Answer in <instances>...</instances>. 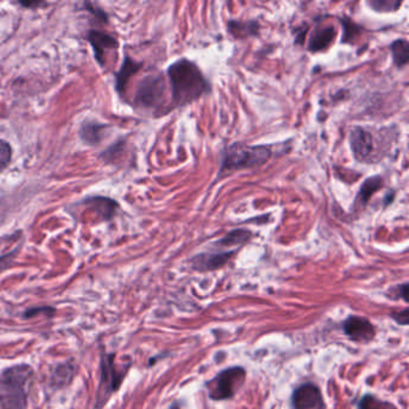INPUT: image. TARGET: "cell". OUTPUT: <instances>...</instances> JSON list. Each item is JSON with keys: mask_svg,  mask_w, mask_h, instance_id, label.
Segmentation results:
<instances>
[{"mask_svg": "<svg viewBox=\"0 0 409 409\" xmlns=\"http://www.w3.org/2000/svg\"><path fill=\"white\" fill-rule=\"evenodd\" d=\"M173 105L184 107L209 94L210 83L191 60L179 59L167 70Z\"/></svg>", "mask_w": 409, "mask_h": 409, "instance_id": "6da1fadb", "label": "cell"}, {"mask_svg": "<svg viewBox=\"0 0 409 409\" xmlns=\"http://www.w3.org/2000/svg\"><path fill=\"white\" fill-rule=\"evenodd\" d=\"M34 378V370L27 364L15 365L0 374L1 409H26L28 388Z\"/></svg>", "mask_w": 409, "mask_h": 409, "instance_id": "7a4b0ae2", "label": "cell"}, {"mask_svg": "<svg viewBox=\"0 0 409 409\" xmlns=\"http://www.w3.org/2000/svg\"><path fill=\"white\" fill-rule=\"evenodd\" d=\"M273 156L268 146H249L244 143H233L223 151L218 178L227 174L263 166Z\"/></svg>", "mask_w": 409, "mask_h": 409, "instance_id": "3957f363", "label": "cell"}, {"mask_svg": "<svg viewBox=\"0 0 409 409\" xmlns=\"http://www.w3.org/2000/svg\"><path fill=\"white\" fill-rule=\"evenodd\" d=\"M166 82L161 73H154L143 78L135 94V106L146 112H158L166 101Z\"/></svg>", "mask_w": 409, "mask_h": 409, "instance_id": "277c9868", "label": "cell"}, {"mask_svg": "<svg viewBox=\"0 0 409 409\" xmlns=\"http://www.w3.org/2000/svg\"><path fill=\"white\" fill-rule=\"evenodd\" d=\"M245 379V368L240 366L226 368L207 383L208 395L214 401L229 400L237 395Z\"/></svg>", "mask_w": 409, "mask_h": 409, "instance_id": "5b68a950", "label": "cell"}, {"mask_svg": "<svg viewBox=\"0 0 409 409\" xmlns=\"http://www.w3.org/2000/svg\"><path fill=\"white\" fill-rule=\"evenodd\" d=\"M101 381L96 395V409L106 405L111 395L118 390L123 383L125 374L128 373L129 366L119 368L115 364V355L104 354L101 359Z\"/></svg>", "mask_w": 409, "mask_h": 409, "instance_id": "8992f818", "label": "cell"}, {"mask_svg": "<svg viewBox=\"0 0 409 409\" xmlns=\"http://www.w3.org/2000/svg\"><path fill=\"white\" fill-rule=\"evenodd\" d=\"M350 142L355 159L365 164L374 161L373 156L376 151V141L372 132L368 129L355 126L350 131Z\"/></svg>", "mask_w": 409, "mask_h": 409, "instance_id": "52a82bcc", "label": "cell"}, {"mask_svg": "<svg viewBox=\"0 0 409 409\" xmlns=\"http://www.w3.org/2000/svg\"><path fill=\"white\" fill-rule=\"evenodd\" d=\"M293 409H325L322 391L314 383H305L292 394Z\"/></svg>", "mask_w": 409, "mask_h": 409, "instance_id": "ba28073f", "label": "cell"}, {"mask_svg": "<svg viewBox=\"0 0 409 409\" xmlns=\"http://www.w3.org/2000/svg\"><path fill=\"white\" fill-rule=\"evenodd\" d=\"M343 332L352 341L368 343L376 337V327L368 318L350 316L343 322Z\"/></svg>", "mask_w": 409, "mask_h": 409, "instance_id": "9c48e42d", "label": "cell"}, {"mask_svg": "<svg viewBox=\"0 0 409 409\" xmlns=\"http://www.w3.org/2000/svg\"><path fill=\"white\" fill-rule=\"evenodd\" d=\"M237 250L221 251V252H205L195 256L190 260L192 268L197 272H214L222 268L236 255Z\"/></svg>", "mask_w": 409, "mask_h": 409, "instance_id": "30bf717a", "label": "cell"}, {"mask_svg": "<svg viewBox=\"0 0 409 409\" xmlns=\"http://www.w3.org/2000/svg\"><path fill=\"white\" fill-rule=\"evenodd\" d=\"M81 205H84L86 209L91 210L97 215V220L109 221L115 216L119 208L118 202L105 196H91L81 200Z\"/></svg>", "mask_w": 409, "mask_h": 409, "instance_id": "8fae6325", "label": "cell"}, {"mask_svg": "<svg viewBox=\"0 0 409 409\" xmlns=\"http://www.w3.org/2000/svg\"><path fill=\"white\" fill-rule=\"evenodd\" d=\"M86 40L91 44L95 59L101 66L105 65L106 55L109 50H117L118 41L107 32L100 30H91L86 35Z\"/></svg>", "mask_w": 409, "mask_h": 409, "instance_id": "7c38bea8", "label": "cell"}, {"mask_svg": "<svg viewBox=\"0 0 409 409\" xmlns=\"http://www.w3.org/2000/svg\"><path fill=\"white\" fill-rule=\"evenodd\" d=\"M337 30L334 26H321L314 29L312 35L310 37L309 50L312 53L322 52L330 47L335 37Z\"/></svg>", "mask_w": 409, "mask_h": 409, "instance_id": "4fadbf2b", "label": "cell"}, {"mask_svg": "<svg viewBox=\"0 0 409 409\" xmlns=\"http://www.w3.org/2000/svg\"><path fill=\"white\" fill-rule=\"evenodd\" d=\"M108 124L99 123V122H84L79 128L78 135L81 141L86 146H95L100 144L105 138V131L108 129Z\"/></svg>", "mask_w": 409, "mask_h": 409, "instance_id": "5bb4252c", "label": "cell"}, {"mask_svg": "<svg viewBox=\"0 0 409 409\" xmlns=\"http://www.w3.org/2000/svg\"><path fill=\"white\" fill-rule=\"evenodd\" d=\"M142 68V63L131 59L129 55H125L123 64L115 73V91H118L120 96L124 95V91L128 86V83L135 73H138Z\"/></svg>", "mask_w": 409, "mask_h": 409, "instance_id": "9a60e30c", "label": "cell"}, {"mask_svg": "<svg viewBox=\"0 0 409 409\" xmlns=\"http://www.w3.org/2000/svg\"><path fill=\"white\" fill-rule=\"evenodd\" d=\"M227 30L233 37L238 40L245 37H256L259 32L258 21H229Z\"/></svg>", "mask_w": 409, "mask_h": 409, "instance_id": "2e32d148", "label": "cell"}, {"mask_svg": "<svg viewBox=\"0 0 409 409\" xmlns=\"http://www.w3.org/2000/svg\"><path fill=\"white\" fill-rule=\"evenodd\" d=\"M383 187V178L379 175H374V177L368 178L366 179L363 185L360 187L359 192L355 198V205H358L360 208H365L368 205V200H371L376 192Z\"/></svg>", "mask_w": 409, "mask_h": 409, "instance_id": "e0dca14e", "label": "cell"}, {"mask_svg": "<svg viewBox=\"0 0 409 409\" xmlns=\"http://www.w3.org/2000/svg\"><path fill=\"white\" fill-rule=\"evenodd\" d=\"M251 238L250 231L247 229H234L232 232L228 233L225 237L218 239L215 242V246L218 249H229V247H239L245 244L246 241Z\"/></svg>", "mask_w": 409, "mask_h": 409, "instance_id": "ac0fdd59", "label": "cell"}, {"mask_svg": "<svg viewBox=\"0 0 409 409\" xmlns=\"http://www.w3.org/2000/svg\"><path fill=\"white\" fill-rule=\"evenodd\" d=\"M73 374H75V368L71 363L58 365L50 376V384L55 388L66 387L68 383L71 382Z\"/></svg>", "mask_w": 409, "mask_h": 409, "instance_id": "d6986e66", "label": "cell"}, {"mask_svg": "<svg viewBox=\"0 0 409 409\" xmlns=\"http://www.w3.org/2000/svg\"><path fill=\"white\" fill-rule=\"evenodd\" d=\"M392 59L399 68H403L409 61V45L407 40L399 39L392 42L390 46Z\"/></svg>", "mask_w": 409, "mask_h": 409, "instance_id": "ffe728a7", "label": "cell"}, {"mask_svg": "<svg viewBox=\"0 0 409 409\" xmlns=\"http://www.w3.org/2000/svg\"><path fill=\"white\" fill-rule=\"evenodd\" d=\"M368 5L377 12H394L401 6V1L397 0H371Z\"/></svg>", "mask_w": 409, "mask_h": 409, "instance_id": "44dd1931", "label": "cell"}, {"mask_svg": "<svg viewBox=\"0 0 409 409\" xmlns=\"http://www.w3.org/2000/svg\"><path fill=\"white\" fill-rule=\"evenodd\" d=\"M359 409H395L390 403L384 402L382 400H378L376 396L365 395L361 400H360Z\"/></svg>", "mask_w": 409, "mask_h": 409, "instance_id": "7402d4cb", "label": "cell"}, {"mask_svg": "<svg viewBox=\"0 0 409 409\" xmlns=\"http://www.w3.org/2000/svg\"><path fill=\"white\" fill-rule=\"evenodd\" d=\"M342 26H343V37H342V42L343 44H350L353 42L355 37H358L360 34V29L361 28L355 24L353 21L350 19H341Z\"/></svg>", "mask_w": 409, "mask_h": 409, "instance_id": "603a6c76", "label": "cell"}, {"mask_svg": "<svg viewBox=\"0 0 409 409\" xmlns=\"http://www.w3.org/2000/svg\"><path fill=\"white\" fill-rule=\"evenodd\" d=\"M12 160V148L8 142L0 140V171L6 169Z\"/></svg>", "mask_w": 409, "mask_h": 409, "instance_id": "cb8c5ba5", "label": "cell"}, {"mask_svg": "<svg viewBox=\"0 0 409 409\" xmlns=\"http://www.w3.org/2000/svg\"><path fill=\"white\" fill-rule=\"evenodd\" d=\"M123 141L118 142V143H114L113 146H111L109 149H107V151H105L104 153H102L101 158H102V159H105L106 162H107V161H112V160L115 159L117 154L120 153V151L123 149Z\"/></svg>", "mask_w": 409, "mask_h": 409, "instance_id": "d4e9b609", "label": "cell"}, {"mask_svg": "<svg viewBox=\"0 0 409 409\" xmlns=\"http://www.w3.org/2000/svg\"><path fill=\"white\" fill-rule=\"evenodd\" d=\"M389 293H396V296L392 299H402V301L408 303V283H403L400 286H396L394 289H391Z\"/></svg>", "mask_w": 409, "mask_h": 409, "instance_id": "484cf974", "label": "cell"}, {"mask_svg": "<svg viewBox=\"0 0 409 409\" xmlns=\"http://www.w3.org/2000/svg\"><path fill=\"white\" fill-rule=\"evenodd\" d=\"M391 318L394 319L396 323H399L400 325H408L409 310L405 309L402 310V311H397V312H392Z\"/></svg>", "mask_w": 409, "mask_h": 409, "instance_id": "4316f807", "label": "cell"}, {"mask_svg": "<svg viewBox=\"0 0 409 409\" xmlns=\"http://www.w3.org/2000/svg\"><path fill=\"white\" fill-rule=\"evenodd\" d=\"M84 5H86V10H89V12H91L95 17H97V19H101L104 22H108V16H107V14H106L104 10L100 9V8H94L91 3H86Z\"/></svg>", "mask_w": 409, "mask_h": 409, "instance_id": "83f0119b", "label": "cell"}, {"mask_svg": "<svg viewBox=\"0 0 409 409\" xmlns=\"http://www.w3.org/2000/svg\"><path fill=\"white\" fill-rule=\"evenodd\" d=\"M19 250H15L14 252H10L8 255L0 257V272H3L6 268H9L10 264L14 260L15 257L17 255Z\"/></svg>", "mask_w": 409, "mask_h": 409, "instance_id": "f1b7e54d", "label": "cell"}, {"mask_svg": "<svg viewBox=\"0 0 409 409\" xmlns=\"http://www.w3.org/2000/svg\"><path fill=\"white\" fill-rule=\"evenodd\" d=\"M19 5H21V6H23V8H39V6H46V5H47V3H41V1H40V3H39V1H37V3H21V1H19Z\"/></svg>", "mask_w": 409, "mask_h": 409, "instance_id": "f546056e", "label": "cell"}, {"mask_svg": "<svg viewBox=\"0 0 409 409\" xmlns=\"http://www.w3.org/2000/svg\"><path fill=\"white\" fill-rule=\"evenodd\" d=\"M169 409H180V407H179V405H177V403H175V405H173L172 407H171V408Z\"/></svg>", "mask_w": 409, "mask_h": 409, "instance_id": "4dcf8cb0", "label": "cell"}]
</instances>
